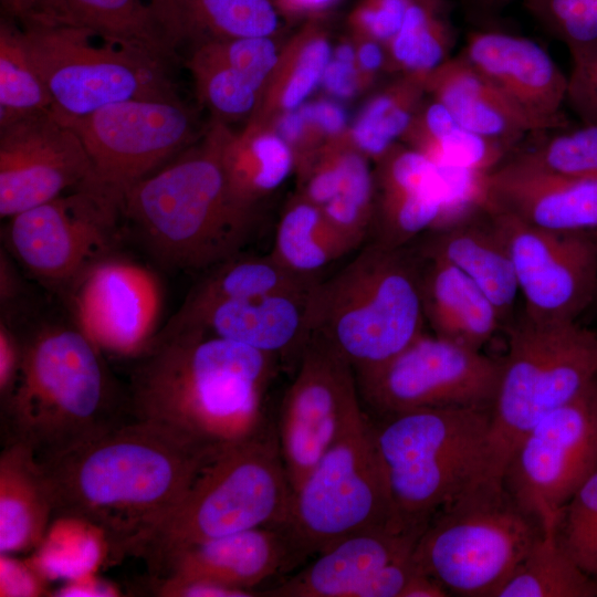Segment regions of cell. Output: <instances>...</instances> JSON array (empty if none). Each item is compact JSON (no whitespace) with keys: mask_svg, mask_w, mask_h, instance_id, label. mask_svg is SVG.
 <instances>
[{"mask_svg":"<svg viewBox=\"0 0 597 597\" xmlns=\"http://www.w3.org/2000/svg\"><path fill=\"white\" fill-rule=\"evenodd\" d=\"M405 145L436 166L482 172L492 171L512 154L507 146L462 127L455 118L432 134L409 138Z\"/></svg>","mask_w":597,"mask_h":597,"instance_id":"cell-42","label":"cell"},{"mask_svg":"<svg viewBox=\"0 0 597 597\" xmlns=\"http://www.w3.org/2000/svg\"><path fill=\"white\" fill-rule=\"evenodd\" d=\"M218 452L161 423L135 419L41 461L54 519L96 527L116 554H137Z\"/></svg>","mask_w":597,"mask_h":597,"instance_id":"cell-1","label":"cell"},{"mask_svg":"<svg viewBox=\"0 0 597 597\" xmlns=\"http://www.w3.org/2000/svg\"><path fill=\"white\" fill-rule=\"evenodd\" d=\"M21 343L19 374L1 405L8 441L45 461L125 422L101 349L75 324L43 325Z\"/></svg>","mask_w":597,"mask_h":597,"instance_id":"cell-4","label":"cell"},{"mask_svg":"<svg viewBox=\"0 0 597 597\" xmlns=\"http://www.w3.org/2000/svg\"><path fill=\"white\" fill-rule=\"evenodd\" d=\"M186 62L197 96L213 122L226 125L247 122L256 109L264 86L242 66L226 56L212 42L191 46Z\"/></svg>","mask_w":597,"mask_h":597,"instance_id":"cell-34","label":"cell"},{"mask_svg":"<svg viewBox=\"0 0 597 597\" xmlns=\"http://www.w3.org/2000/svg\"><path fill=\"white\" fill-rule=\"evenodd\" d=\"M321 84L326 92L338 98H350L367 88L356 63H348L331 56Z\"/></svg>","mask_w":597,"mask_h":597,"instance_id":"cell-51","label":"cell"},{"mask_svg":"<svg viewBox=\"0 0 597 597\" xmlns=\"http://www.w3.org/2000/svg\"><path fill=\"white\" fill-rule=\"evenodd\" d=\"M0 554V596L35 597L50 594L48 576L33 561Z\"/></svg>","mask_w":597,"mask_h":597,"instance_id":"cell-47","label":"cell"},{"mask_svg":"<svg viewBox=\"0 0 597 597\" xmlns=\"http://www.w3.org/2000/svg\"><path fill=\"white\" fill-rule=\"evenodd\" d=\"M514 0H463L467 13L479 21H491L500 15Z\"/></svg>","mask_w":597,"mask_h":597,"instance_id":"cell-59","label":"cell"},{"mask_svg":"<svg viewBox=\"0 0 597 597\" xmlns=\"http://www.w3.org/2000/svg\"><path fill=\"white\" fill-rule=\"evenodd\" d=\"M365 411L352 366L311 338L282 399L275 425L292 492Z\"/></svg>","mask_w":597,"mask_h":597,"instance_id":"cell-16","label":"cell"},{"mask_svg":"<svg viewBox=\"0 0 597 597\" xmlns=\"http://www.w3.org/2000/svg\"><path fill=\"white\" fill-rule=\"evenodd\" d=\"M375 199L366 243L400 249L433 230L441 217L440 169L407 145H394L374 169Z\"/></svg>","mask_w":597,"mask_h":597,"instance_id":"cell-22","label":"cell"},{"mask_svg":"<svg viewBox=\"0 0 597 597\" xmlns=\"http://www.w3.org/2000/svg\"><path fill=\"white\" fill-rule=\"evenodd\" d=\"M129 390L135 419L219 452L264 429V397L277 359L197 329H161L138 357Z\"/></svg>","mask_w":597,"mask_h":597,"instance_id":"cell-2","label":"cell"},{"mask_svg":"<svg viewBox=\"0 0 597 597\" xmlns=\"http://www.w3.org/2000/svg\"><path fill=\"white\" fill-rule=\"evenodd\" d=\"M74 324L101 349L139 357L150 345L161 308V290L145 266L107 256L64 295Z\"/></svg>","mask_w":597,"mask_h":597,"instance_id":"cell-19","label":"cell"},{"mask_svg":"<svg viewBox=\"0 0 597 597\" xmlns=\"http://www.w3.org/2000/svg\"><path fill=\"white\" fill-rule=\"evenodd\" d=\"M421 260L408 245L365 243L310 294L311 338L343 357L355 375L387 362L423 333Z\"/></svg>","mask_w":597,"mask_h":597,"instance_id":"cell-5","label":"cell"},{"mask_svg":"<svg viewBox=\"0 0 597 597\" xmlns=\"http://www.w3.org/2000/svg\"><path fill=\"white\" fill-rule=\"evenodd\" d=\"M221 163L233 200L255 213L258 205L295 170L292 150L274 127L254 122L235 133L230 129Z\"/></svg>","mask_w":597,"mask_h":597,"instance_id":"cell-31","label":"cell"},{"mask_svg":"<svg viewBox=\"0 0 597 597\" xmlns=\"http://www.w3.org/2000/svg\"><path fill=\"white\" fill-rule=\"evenodd\" d=\"M426 92L464 128L507 146L542 133L493 83L460 54L427 75Z\"/></svg>","mask_w":597,"mask_h":597,"instance_id":"cell-28","label":"cell"},{"mask_svg":"<svg viewBox=\"0 0 597 597\" xmlns=\"http://www.w3.org/2000/svg\"><path fill=\"white\" fill-rule=\"evenodd\" d=\"M46 0H1L6 17L21 25L33 22L41 13Z\"/></svg>","mask_w":597,"mask_h":597,"instance_id":"cell-58","label":"cell"},{"mask_svg":"<svg viewBox=\"0 0 597 597\" xmlns=\"http://www.w3.org/2000/svg\"><path fill=\"white\" fill-rule=\"evenodd\" d=\"M488 210L510 252L523 314L538 323L576 322L597 296V229L547 230Z\"/></svg>","mask_w":597,"mask_h":597,"instance_id":"cell-17","label":"cell"},{"mask_svg":"<svg viewBox=\"0 0 597 597\" xmlns=\"http://www.w3.org/2000/svg\"><path fill=\"white\" fill-rule=\"evenodd\" d=\"M124 224L122 198L86 181L10 217L6 249L40 283L65 295L92 266L116 254Z\"/></svg>","mask_w":597,"mask_h":597,"instance_id":"cell-12","label":"cell"},{"mask_svg":"<svg viewBox=\"0 0 597 597\" xmlns=\"http://www.w3.org/2000/svg\"><path fill=\"white\" fill-rule=\"evenodd\" d=\"M282 526L301 557L318 554L367 530L386 526L402 530L394 517L373 421L366 412L292 492Z\"/></svg>","mask_w":597,"mask_h":597,"instance_id":"cell-11","label":"cell"},{"mask_svg":"<svg viewBox=\"0 0 597 597\" xmlns=\"http://www.w3.org/2000/svg\"><path fill=\"white\" fill-rule=\"evenodd\" d=\"M29 24L88 28L167 64L187 42L176 0H46Z\"/></svg>","mask_w":597,"mask_h":597,"instance_id":"cell-25","label":"cell"},{"mask_svg":"<svg viewBox=\"0 0 597 597\" xmlns=\"http://www.w3.org/2000/svg\"><path fill=\"white\" fill-rule=\"evenodd\" d=\"M342 0H273L284 19L289 18H322L324 13L335 8Z\"/></svg>","mask_w":597,"mask_h":597,"instance_id":"cell-54","label":"cell"},{"mask_svg":"<svg viewBox=\"0 0 597 597\" xmlns=\"http://www.w3.org/2000/svg\"><path fill=\"white\" fill-rule=\"evenodd\" d=\"M500 375L501 360L422 333L356 380L360 399L381 417L421 408H492Z\"/></svg>","mask_w":597,"mask_h":597,"instance_id":"cell-15","label":"cell"},{"mask_svg":"<svg viewBox=\"0 0 597 597\" xmlns=\"http://www.w3.org/2000/svg\"><path fill=\"white\" fill-rule=\"evenodd\" d=\"M54 519L48 475L34 451L8 441L0 454V554L40 547Z\"/></svg>","mask_w":597,"mask_h":597,"instance_id":"cell-30","label":"cell"},{"mask_svg":"<svg viewBox=\"0 0 597 597\" xmlns=\"http://www.w3.org/2000/svg\"><path fill=\"white\" fill-rule=\"evenodd\" d=\"M531 145H520L506 159L548 171L597 178V125L580 123L536 134Z\"/></svg>","mask_w":597,"mask_h":597,"instance_id":"cell-41","label":"cell"},{"mask_svg":"<svg viewBox=\"0 0 597 597\" xmlns=\"http://www.w3.org/2000/svg\"><path fill=\"white\" fill-rule=\"evenodd\" d=\"M83 575L73 578L56 590V596H117L118 591L112 585Z\"/></svg>","mask_w":597,"mask_h":597,"instance_id":"cell-56","label":"cell"},{"mask_svg":"<svg viewBox=\"0 0 597 597\" xmlns=\"http://www.w3.org/2000/svg\"><path fill=\"white\" fill-rule=\"evenodd\" d=\"M420 534L392 526L353 534L318 553L307 567L262 595L353 597L383 567L411 555Z\"/></svg>","mask_w":597,"mask_h":597,"instance_id":"cell-27","label":"cell"},{"mask_svg":"<svg viewBox=\"0 0 597 597\" xmlns=\"http://www.w3.org/2000/svg\"><path fill=\"white\" fill-rule=\"evenodd\" d=\"M185 302L192 304L277 293H302L318 282L297 275L271 253L235 254L205 271Z\"/></svg>","mask_w":597,"mask_h":597,"instance_id":"cell-36","label":"cell"},{"mask_svg":"<svg viewBox=\"0 0 597 597\" xmlns=\"http://www.w3.org/2000/svg\"><path fill=\"white\" fill-rule=\"evenodd\" d=\"M555 532L570 558L597 580V471L563 507Z\"/></svg>","mask_w":597,"mask_h":597,"instance_id":"cell-43","label":"cell"},{"mask_svg":"<svg viewBox=\"0 0 597 597\" xmlns=\"http://www.w3.org/2000/svg\"><path fill=\"white\" fill-rule=\"evenodd\" d=\"M292 490L275 425L214 454L138 549L151 572L174 552L233 533L284 524Z\"/></svg>","mask_w":597,"mask_h":597,"instance_id":"cell-7","label":"cell"},{"mask_svg":"<svg viewBox=\"0 0 597 597\" xmlns=\"http://www.w3.org/2000/svg\"><path fill=\"white\" fill-rule=\"evenodd\" d=\"M32 61L63 121L122 101L177 96L167 63L84 27L21 25Z\"/></svg>","mask_w":597,"mask_h":597,"instance_id":"cell-10","label":"cell"},{"mask_svg":"<svg viewBox=\"0 0 597 597\" xmlns=\"http://www.w3.org/2000/svg\"><path fill=\"white\" fill-rule=\"evenodd\" d=\"M80 136L92 164L90 180L123 197L205 134L179 96L134 98L64 121Z\"/></svg>","mask_w":597,"mask_h":597,"instance_id":"cell-13","label":"cell"},{"mask_svg":"<svg viewBox=\"0 0 597 597\" xmlns=\"http://www.w3.org/2000/svg\"><path fill=\"white\" fill-rule=\"evenodd\" d=\"M572 66L566 104L580 123L597 125V40L567 48Z\"/></svg>","mask_w":597,"mask_h":597,"instance_id":"cell-45","label":"cell"},{"mask_svg":"<svg viewBox=\"0 0 597 597\" xmlns=\"http://www.w3.org/2000/svg\"><path fill=\"white\" fill-rule=\"evenodd\" d=\"M555 530H544L495 597H597V580L565 552Z\"/></svg>","mask_w":597,"mask_h":597,"instance_id":"cell-38","label":"cell"},{"mask_svg":"<svg viewBox=\"0 0 597 597\" xmlns=\"http://www.w3.org/2000/svg\"><path fill=\"white\" fill-rule=\"evenodd\" d=\"M411 0H359L347 23L353 36L384 45L399 31Z\"/></svg>","mask_w":597,"mask_h":597,"instance_id":"cell-46","label":"cell"},{"mask_svg":"<svg viewBox=\"0 0 597 597\" xmlns=\"http://www.w3.org/2000/svg\"><path fill=\"white\" fill-rule=\"evenodd\" d=\"M597 471V379L543 417L517 443L503 483L543 530L555 528L575 492Z\"/></svg>","mask_w":597,"mask_h":597,"instance_id":"cell-14","label":"cell"},{"mask_svg":"<svg viewBox=\"0 0 597 597\" xmlns=\"http://www.w3.org/2000/svg\"><path fill=\"white\" fill-rule=\"evenodd\" d=\"M356 51V66L359 74L368 87L375 81L381 69H386L385 45L375 40L353 36Z\"/></svg>","mask_w":597,"mask_h":597,"instance_id":"cell-53","label":"cell"},{"mask_svg":"<svg viewBox=\"0 0 597 597\" xmlns=\"http://www.w3.org/2000/svg\"><path fill=\"white\" fill-rule=\"evenodd\" d=\"M295 557L301 555L282 525L261 526L185 546L154 575L201 579L255 596V586Z\"/></svg>","mask_w":597,"mask_h":597,"instance_id":"cell-24","label":"cell"},{"mask_svg":"<svg viewBox=\"0 0 597 597\" xmlns=\"http://www.w3.org/2000/svg\"><path fill=\"white\" fill-rule=\"evenodd\" d=\"M53 112L48 88L29 53L22 27L0 22V127L20 118Z\"/></svg>","mask_w":597,"mask_h":597,"instance_id":"cell-40","label":"cell"},{"mask_svg":"<svg viewBox=\"0 0 597 597\" xmlns=\"http://www.w3.org/2000/svg\"><path fill=\"white\" fill-rule=\"evenodd\" d=\"M311 291L184 302L164 329L201 331L297 364L311 339Z\"/></svg>","mask_w":597,"mask_h":597,"instance_id":"cell-20","label":"cell"},{"mask_svg":"<svg viewBox=\"0 0 597 597\" xmlns=\"http://www.w3.org/2000/svg\"><path fill=\"white\" fill-rule=\"evenodd\" d=\"M92 177L77 133L53 112L0 127V216L57 198Z\"/></svg>","mask_w":597,"mask_h":597,"instance_id":"cell-18","label":"cell"},{"mask_svg":"<svg viewBox=\"0 0 597 597\" xmlns=\"http://www.w3.org/2000/svg\"><path fill=\"white\" fill-rule=\"evenodd\" d=\"M447 0H411L399 31L385 44L386 69L428 75L450 56L455 31Z\"/></svg>","mask_w":597,"mask_h":597,"instance_id":"cell-35","label":"cell"},{"mask_svg":"<svg viewBox=\"0 0 597 597\" xmlns=\"http://www.w3.org/2000/svg\"><path fill=\"white\" fill-rule=\"evenodd\" d=\"M300 111L308 118L329 140L345 134L348 128L346 126V113L343 107L332 101L316 100L305 102L300 107Z\"/></svg>","mask_w":597,"mask_h":597,"instance_id":"cell-52","label":"cell"},{"mask_svg":"<svg viewBox=\"0 0 597 597\" xmlns=\"http://www.w3.org/2000/svg\"><path fill=\"white\" fill-rule=\"evenodd\" d=\"M488 209L547 230H596L597 178L562 175L505 159L488 174Z\"/></svg>","mask_w":597,"mask_h":597,"instance_id":"cell-23","label":"cell"},{"mask_svg":"<svg viewBox=\"0 0 597 597\" xmlns=\"http://www.w3.org/2000/svg\"><path fill=\"white\" fill-rule=\"evenodd\" d=\"M490 407L421 408L373 421L399 527L422 533L431 517L484 478Z\"/></svg>","mask_w":597,"mask_h":597,"instance_id":"cell-6","label":"cell"},{"mask_svg":"<svg viewBox=\"0 0 597 597\" xmlns=\"http://www.w3.org/2000/svg\"><path fill=\"white\" fill-rule=\"evenodd\" d=\"M427 75L401 74L365 105L348 128L355 147L375 163L401 139L427 95Z\"/></svg>","mask_w":597,"mask_h":597,"instance_id":"cell-39","label":"cell"},{"mask_svg":"<svg viewBox=\"0 0 597 597\" xmlns=\"http://www.w3.org/2000/svg\"><path fill=\"white\" fill-rule=\"evenodd\" d=\"M186 41L280 36L283 15L273 0H176Z\"/></svg>","mask_w":597,"mask_h":597,"instance_id":"cell-37","label":"cell"},{"mask_svg":"<svg viewBox=\"0 0 597 597\" xmlns=\"http://www.w3.org/2000/svg\"><path fill=\"white\" fill-rule=\"evenodd\" d=\"M153 591L164 597H251L245 591L201 579L155 577Z\"/></svg>","mask_w":597,"mask_h":597,"instance_id":"cell-49","label":"cell"},{"mask_svg":"<svg viewBox=\"0 0 597 597\" xmlns=\"http://www.w3.org/2000/svg\"><path fill=\"white\" fill-rule=\"evenodd\" d=\"M543 132L568 126L563 113L567 75L534 41L496 30H474L460 53Z\"/></svg>","mask_w":597,"mask_h":597,"instance_id":"cell-21","label":"cell"},{"mask_svg":"<svg viewBox=\"0 0 597 597\" xmlns=\"http://www.w3.org/2000/svg\"><path fill=\"white\" fill-rule=\"evenodd\" d=\"M420 260L423 314L433 335L481 350L504 331L495 305L463 272L442 260Z\"/></svg>","mask_w":597,"mask_h":597,"instance_id":"cell-29","label":"cell"},{"mask_svg":"<svg viewBox=\"0 0 597 597\" xmlns=\"http://www.w3.org/2000/svg\"><path fill=\"white\" fill-rule=\"evenodd\" d=\"M22 356V343L11 328L10 321L0 322V398L1 405L10 396L15 384Z\"/></svg>","mask_w":597,"mask_h":597,"instance_id":"cell-50","label":"cell"},{"mask_svg":"<svg viewBox=\"0 0 597 597\" xmlns=\"http://www.w3.org/2000/svg\"><path fill=\"white\" fill-rule=\"evenodd\" d=\"M356 250L321 207L296 193L281 213L270 253L291 272L320 281L332 263Z\"/></svg>","mask_w":597,"mask_h":597,"instance_id":"cell-33","label":"cell"},{"mask_svg":"<svg viewBox=\"0 0 597 597\" xmlns=\"http://www.w3.org/2000/svg\"><path fill=\"white\" fill-rule=\"evenodd\" d=\"M410 248L420 258L448 262L471 279L495 305L504 329L513 322L520 294L515 271L505 241L488 209L428 231Z\"/></svg>","mask_w":597,"mask_h":597,"instance_id":"cell-26","label":"cell"},{"mask_svg":"<svg viewBox=\"0 0 597 597\" xmlns=\"http://www.w3.org/2000/svg\"><path fill=\"white\" fill-rule=\"evenodd\" d=\"M450 593L434 578L418 570L407 584L401 597H446Z\"/></svg>","mask_w":597,"mask_h":597,"instance_id":"cell-57","label":"cell"},{"mask_svg":"<svg viewBox=\"0 0 597 597\" xmlns=\"http://www.w3.org/2000/svg\"><path fill=\"white\" fill-rule=\"evenodd\" d=\"M21 293V280L13 269L9 252L1 250L0 255V296L4 313L13 307V302Z\"/></svg>","mask_w":597,"mask_h":597,"instance_id":"cell-55","label":"cell"},{"mask_svg":"<svg viewBox=\"0 0 597 597\" xmlns=\"http://www.w3.org/2000/svg\"><path fill=\"white\" fill-rule=\"evenodd\" d=\"M329 36L321 18L308 19L283 42L277 63L260 103L248 122L273 126L284 113L296 109L315 87L332 56Z\"/></svg>","mask_w":597,"mask_h":597,"instance_id":"cell-32","label":"cell"},{"mask_svg":"<svg viewBox=\"0 0 597 597\" xmlns=\"http://www.w3.org/2000/svg\"><path fill=\"white\" fill-rule=\"evenodd\" d=\"M418 570L412 554L395 561L360 585L353 597H401L407 584Z\"/></svg>","mask_w":597,"mask_h":597,"instance_id":"cell-48","label":"cell"},{"mask_svg":"<svg viewBox=\"0 0 597 597\" xmlns=\"http://www.w3.org/2000/svg\"><path fill=\"white\" fill-rule=\"evenodd\" d=\"M524 4L567 48L597 40V0H524Z\"/></svg>","mask_w":597,"mask_h":597,"instance_id":"cell-44","label":"cell"},{"mask_svg":"<svg viewBox=\"0 0 597 597\" xmlns=\"http://www.w3.org/2000/svg\"><path fill=\"white\" fill-rule=\"evenodd\" d=\"M507 350L491 408L484 478L503 480L521 439L597 379V331L538 323L521 311L504 329Z\"/></svg>","mask_w":597,"mask_h":597,"instance_id":"cell-8","label":"cell"},{"mask_svg":"<svg viewBox=\"0 0 597 597\" xmlns=\"http://www.w3.org/2000/svg\"><path fill=\"white\" fill-rule=\"evenodd\" d=\"M543 533L503 481L476 479L431 517L412 557L450 595L495 597Z\"/></svg>","mask_w":597,"mask_h":597,"instance_id":"cell-9","label":"cell"},{"mask_svg":"<svg viewBox=\"0 0 597 597\" xmlns=\"http://www.w3.org/2000/svg\"><path fill=\"white\" fill-rule=\"evenodd\" d=\"M229 125L205 134L122 197L125 224L165 266L207 271L244 251L255 212L230 195L221 163Z\"/></svg>","mask_w":597,"mask_h":597,"instance_id":"cell-3","label":"cell"}]
</instances>
